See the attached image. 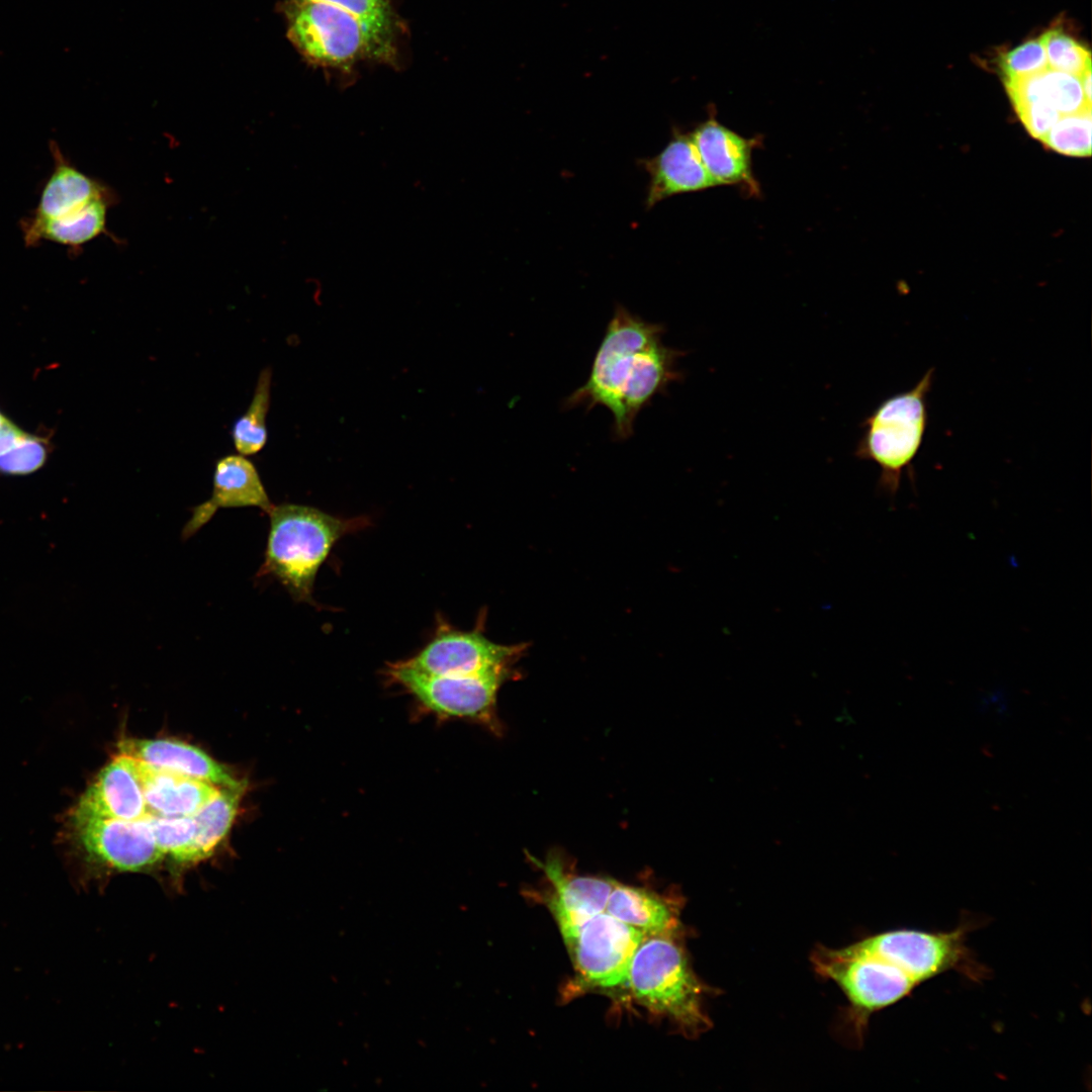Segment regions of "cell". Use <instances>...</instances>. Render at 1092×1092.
I'll use <instances>...</instances> for the list:
<instances>
[{"instance_id":"cell-31","label":"cell","mask_w":1092,"mask_h":1092,"mask_svg":"<svg viewBox=\"0 0 1092 1092\" xmlns=\"http://www.w3.org/2000/svg\"><path fill=\"white\" fill-rule=\"evenodd\" d=\"M1081 88L1086 101L1091 104V66L1086 68L1079 76Z\"/></svg>"},{"instance_id":"cell-28","label":"cell","mask_w":1092,"mask_h":1092,"mask_svg":"<svg viewBox=\"0 0 1092 1092\" xmlns=\"http://www.w3.org/2000/svg\"><path fill=\"white\" fill-rule=\"evenodd\" d=\"M44 459V447L39 440L28 435L0 455V471L11 474L29 473L39 468Z\"/></svg>"},{"instance_id":"cell-14","label":"cell","mask_w":1092,"mask_h":1092,"mask_svg":"<svg viewBox=\"0 0 1092 1092\" xmlns=\"http://www.w3.org/2000/svg\"><path fill=\"white\" fill-rule=\"evenodd\" d=\"M242 507H258L268 513L273 505L254 463L241 454L226 455L215 463L210 498L192 510L182 538L194 535L218 509Z\"/></svg>"},{"instance_id":"cell-27","label":"cell","mask_w":1092,"mask_h":1092,"mask_svg":"<svg viewBox=\"0 0 1092 1092\" xmlns=\"http://www.w3.org/2000/svg\"><path fill=\"white\" fill-rule=\"evenodd\" d=\"M1004 81L1038 74L1048 69L1046 55L1040 39L1024 41L1000 57Z\"/></svg>"},{"instance_id":"cell-25","label":"cell","mask_w":1092,"mask_h":1092,"mask_svg":"<svg viewBox=\"0 0 1092 1092\" xmlns=\"http://www.w3.org/2000/svg\"><path fill=\"white\" fill-rule=\"evenodd\" d=\"M1091 107L1063 114L1040 140L1049 149L1066 156L1088 157L1091 154Z\"/></svg>"},{"instance_id":"cell-23","label":"cell","mask_w":1092,"mask_h":1092,"mask_svg":"<svg viewBox=\"0 0 1092 1092\" xmlns=\"http://www.w3.org/2000/svg\"><path fill=\"white\" fill-rule=\"evenodd\" d=\"M271 379L270 368L260 372L247 411L233 425L232 438L237 452L241 455H254L267 443L266 418L270 406Z\"/></svg>"},{"instance_id":"cell-5","label":"cell","mask_w":1092,"mask_h":1092,"mask_svg":"<svg viewBox=\"0 0 1092 1092\" xmlns=\"http://www.w3.org/2000/svg\"><path fill=\"white\" fill-rule=\"evenodd\" d=\"M934 379L930 368L911 389L882 401L862 423L863 434L854 451L881 469L879 487L894 496L905 470L913 476V461L928 425L927 396Z\"/></svg>"},{"instance_id":"cell-10","label":"cell","mask_w":1092,"mask_h":1092,"mask_svg":"<svg viewBox=\"0 0 1092 1092\" xmlns=\"http://www.w3.org/2000/svg\"><path fill=\"white\" fill-rule=\"evenodd\" d=\"M644 933L608 912L589 919L567 949L580 988H616L627 982L629 967Z\"/></svg>"},{"instance_id":"cell-2","label":"cell","mask_w":1092,"mask_h":1092,"mask_svg":"<svg viewBox=\"0 0 1092 1092\" xmlns=\"http://www.w3.org/2000/svg\"><path fill=\"white\" fill-rule=\"evenodd\" d=\"M664 329L617 305L595 354L585 382L565 400L566 407H606L617 439L632 436L639 413L678 381L680 350L662 341Z\"/></svg>"},{"instance_id":"cell-13","label":"cell","mask_w":1092,"mask_h":1092,"mask_svg":"<svg viewBox=\"0 0 1092 1092\" xmlns=\"http://www.w3.org/2000/svg\"><path fill=\"white\" fill-rule=\"evenodd\" d=\"M691 136L704 166L720 186L737 185L747 194L760 193L751 166L752 150L759 145L758 139H746L724 126L712 111Z\"/></svg>"},{"instance_id":"cell-24","label":"cell","mask_w":1092,"mask_h":1092,"mask_svg":"<svg viewBox=\"0 0 1092 1092\" xmlns=\"http://www.w3.org/2000/svg\"><path fill=\"white\" fill-rule=\"evenodd\" d=\"M157 846L180 868L198 862L194 839L196 826L192 816L163 817L146 814Z\"/></svg>"},{"instance_id":"cell-30","label":"cell","mask_w":1092,"mask_h":1092,"mask_svg":"<svg viewBox=\"0 0 1092 1092\" xmlns=\"http://www.w3.org/2000/svg\"><path fill=\"white\" fill-rule=\"evenodd\" d=\"M27 436V434H25L24 432L16 428L13 424L8 422L2 429H0V455L10 450Z\"/></svg>"},{"instance_id":"cell-16","label":"cell","mask_w":1092,"mask_h":1092,"mask_svg":"<svg viewBox=\"0 0 1092 1092\" xmlns=\"http://www.w3.org/2000/svg\"><path fill=\"white\" fill-rule=\"evenodd\" d=\"M71 811L104 818L138 820L147 814L134 759L118 752L98 774Z\"/></svg>"},{"instance_id":"cell-20","label":"cell","mask_w":1092,"mask_h":1092,"mask_svg":"<svg viewBox=\"0 0 1092 1092\" xmlns=\"http://www.w3.org/2000/svg\"><path fill=\"white\" fill-rule=\"evenodd\" d=\"M1005 87L1013 106L1042 101L1061 115L1091 107L1083 94L1079 77L1046 69L1038 74L1007 80Z\"/></svg>"},{"instance_id":"cell-18","label":"cell","mask_w":1092,"mask_h":1092,"mask_svg":"<svg viewBox=\"0 0 1092 1092\" xmlns=\"http://www.w3.org/2000/svg\"><path fill=\"white\" fill-rule=\"evenodd\" d=\"M134 763L149 815L193 816L222 788L160 769L138 759H134Z\"/></svg>"},{"instance_id":"cell-19","label":"cell","mask_w":1092,"mask_h":1092,"mask_svg":"<svg viewBox=\"0 0 1092 1092\" xmlns=\"http://www.w3.org/2000/svg\"><path fill=\"white\" fill-rule=\"evenodd\" d=\"M606 911L644 935L678 934V906L656 893L615 882Z\"/></svg>"},{"instance_id":"cell-11","label":"cell","mask_w":1092,"mask_h":1092,"mask_svg":"<svg viewBox=\"0 0 1092 1092\" xmlns=\"http://www.w3.org/2000/svg\"><path fill=\"white\" fill-rule=\"evenodd\" d=\"M523 649L524 645H503L489 640L479 625L463 631L440 619L431 639L401 662L431 674L469 675L509 667Z\"/></svg>"},{"instance_id":"cell-8","label":"cell","mask_w":1092,"mask_h":1092,"mask_svg":"<svg viewBox=\"0 0 1092 1092\" xmlns=\"http://www.w3.org/2000/svg\"><path fill=\"white\" fill-rule=\"evenodd\" d=\"M284 8L288 37L308 61L341 68L365 57L377 59L369 34L346 10L310 0H289Z\"/></svg>"},{"instance_id":"cell-6","label":"cell","mask_w":1092,"mask_h":1092,"mask_svg":"<svg viewBox=\"0 0 1092 1092\" xmlns=\"http://www.w3.org/2000/svg\"><path fill=\"white\" fill-rule=\"evenodd\" d=\"M107 203L98 184L62 159L44 185L24 228L28 245L41 240L79 246L104 231Z\"/></svg>"},{"instance_id":"cell-22","label":"cell","mask_w":1092,"mask_h":1092,"mask_svg":"<svg viewBox=\"0 0 1092 1092\" xmlns=\"http://www.w3.org/2000/svg\"><path fill=\"white\" fill-rule=\"evenodd\" d=\"M325 2L346 10L355 16L369 34L377 59L390 61L394 58L396 17L390 0H310Z\"/></svg>"},{"instance_id":"cell-7","label":"cell","mask_w":1092,"mask_h":1092,"mask_svg":"<svg viewBox=\"0 0 1092 1092\" xmlns=\"http://www.w3.org/2000/svg\"><path fill=\"white\" fill-rule=\"evenodd\" d=\"M387 678L439 719H465L495 727V700L509 667L469 675L431 674L401 661L388 664Z\"/></svg>"},{"instance_id":"cell-32","label":"cell","mask_w":1092,"mask_h":1092,"mask_svg":"<svg viewBox=\"0 0 1092 1092\" xmlns=\"http://www.w3.org/2000/svg\"><path fill=\"white\" fill-rule=\"evenodd\" d=\"M8 422H9V421H7V420H6V419H5V418H4V417H3V416H2L1 414H0V429H2V428H3V427H4V426H5V425H6V424H7Z\"/></svg>"},{"instance_id":"cell-12","label":"cell","mask_w":1092,"mask_h":1092,"mask_svg":"<svg viewBox=\"0 0 1092 1092\" xmlns=\"http://www.w3.org/2000/svg\"><path fill=\"white\" fill-rule=\"evenodd\" d=\"M534 861L549 882L546 905L568 945L589 919L606 910L616 881L569 873L557 857H548L542 862L534 858Z\"/></svg>"},{"instance_id":"cell-21","label":"cell","mask_w":1092,"mask_h":1092,"mask_svg":"<svg viewBox=\"0 0 1092 1092\" xmlns=\"http://www.w3.org/2000/svg\"><path fill=\"white\" fill-rule=\"evenodd\" d=\"M244 789L245 785L220 788L219 793L192 816L196 826L194 848L198 862L210 857L228 834Z\"/></svg>"},{"instance_id":"cell-29","label":"cell","mask_w":1092,"mask_h":1092,"mask_svg":"<svg viewBox=\"0 0 1092 1092\" xmlns=\"http://www.w3.org/2000/svg\"><path fill=\"white\" fill-rule=\"evenodd\" d=\"M1029 134L1041 140L1054 126L1061 113L1052 105L1035 101L1014 107Z\"/></svg>"},{"instance_id":"cell-26","label":"cell","mask_w":1092,"mask_h":1092,"mask_svg":"<svg viewBox=\"0 0 1092 1092\" xmlns=\"http://www.w3.org/2000/svg\"><path fill=\"white\" fill-rule=\"evenodd\" d=\"M1040 39L1045 50L1049 69L1079 77L1091 66L1090 52L1062 29H1050Z\"/></svg>"},{"instance_id":"cell-17","label":"cell","mask_w":1092,"mask_h":1092,"mask_svg":"<svg viewBox=\"0 0 1092 1092\" xmlns=\"http://www.w3.org/2000/svg\"><path fill=\"white\" fill-rule=\"evenodd\" d=\"M120 753L146 762L154 767L208 782L217 787L244 786L229 769L212 759L201 749L173 739L122 740Z\"/></svg>"},{"instance_id":"cell-3","label":"cell","mask_w":1092,"mask_h":1092,"mask_svg":"<svg viewBox=\"0 0 1092 1092\" xmlns=\"http://www.w3.org/2000/svg\"><path fill=\"white\" fill-rule=\"evenodd\" d=\"M627 982L638 1004L668 1019L684 1035L696 1037L711 1028L704 1002L713 989L694 972L679 933L644 935Z\"/></svg>"},{"instance_id":"cell-1","label":"cell","mask_w":1092,"mask_h":1092,"mask_svg":"<svg viewBox=\"0 0 1092 1092\" xmlns=\"http://www.w3.org/2000/svg\"><path fill=\"white\" fill-rule=\"evenodd\" d=\"M974 921L951 930L896 928L872 934L840 948L816 946L815 972L845 995L848 1024L861 1040L872 1015L910 996L926 982L949 972L979 982L987 968L968 945Z\"/></svg>"},{"instance_id":"cell-4","label":"cell","mask_w":1092,"mask_h":1092,"mask_svg":"<svg viewBox=\"0 0 1092 1092\" xmlns=\"http://www.w3.org/2000/svg\"><path fill=\"white\" fill-rule=\"evenodd\" d=\"M270 530L259 575H272L298 601L313 604L316 574L335 544L365 519H344L316 508L281 504L267 513Z\"/></svg>"},{"instance_id":"cell-9","label":"cell","mask_w":1092,"mask_h":1092,"mask_svg":"<svg viewBox=\"0 0 1092 1092\" xmlns=\"http://www.w3.org/2000/svg\"><path fill=\"white\" fill-rule=\"evenodd\" d=\"M67 830L89 866L105 875L151 872L165 857L146 815L121 820L70 811Z\"/></svg>"},{"instance_id":"cell-15","label":"cell","mask_w":1092,"mask_h":1092,"mask_svg":"<svg viewBox=\"0 0 1092 1092\" xmlns=\"http://www.w3.org/2000/svg\"><path fill=\"white\" fill-rule=\"evenodd\" d=\"M650 180L646 206L686 192L719 186L704 166L691 133L673 130V136L655 157L641 161Z\"/></svg>"}]
</instances>
